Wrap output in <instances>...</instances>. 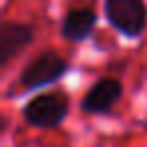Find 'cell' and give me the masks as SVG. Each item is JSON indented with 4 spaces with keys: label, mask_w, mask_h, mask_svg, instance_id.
I'll return each instance as SVG.
<instances>
[{
    "label": "cell",
    "mask_w": 147,
    "mask_h": 147,
    "mask_svg": "<svg viewBox=\"0 0 147 147\" xmlns=\"http://www.w3.org/2000/svg\"><path fill=\"white\" fill-rule=\"evenodd\" d=\"M71 101L65 93H42L32 97L24 107L22 115L28 125L38 129H57L69 115Z\"/></svg>",
    "instance_id": "obj_1"
},
{
    "label": "cell",
    "mask_w": 147,
    "mask_h": 147,
    "mask_svg": "<svg viewBox=\"0 0 147 147\" xmlns=\"http://www.w3.org/2000/svg\"><path fill=\"white\" fill-rule=\"evenodd\" d=\"M105 16L127 38H139L147 28L145 0H105Z\"/></svg>",
    "instance_id": "obj_2"
},
{
    "label": "cell",
    "mask_w": 147,
    "mask_h": 147,
    "mask_svg": "<svg viewBox=\"0 0 147 147\" xmlns=\"http://www.w3.org/2000/svg\"><path fill=\"white\" fill-rule=\"evenodd\" d=\"M69 71V63L55 51H45L34 57L20 73V85L28 91L57 83Z\"/></svg>",
    "instance_id": "obj_3"
},
{
    "label": "cell",
    "mask_w": 147,
    "mask_h": 147,
    "mask_svg": "<svg viewBox=\"0 0 147 147\" xmlns=\"http://www.w3.org/2000/svg\"><path fill=\"white\" fill-rule=\"evenodd\" d=\"M121 95H123L121 81L115 77H103L87 91V95L81 101V109L89 115H103L111 111V107L121 99Z\"/></svg>",
    "instance_id": "obj_4"
},
{
    "label": "cell",
    "mask_w": 147,
    "mask_h": 147,
    "mask_svg": "<svg viewBox=\"0 0 147 147\" xmlns=\"http://www.w3.org/2000/svg\"><path fill=\"white\" fill-rule=\"evenodd\" d=\"M34 40V28L22 22H2L0 26V65L6 67Z\"/></svg>",
    "instance_id": "obj_5"
},
{
    "label": "cell",
    "mask_w": 147,
    "mask_h": 147,
    "mask_svg": "<svg viewBox=\"0 0 147 147\" xmlns=\"http://www.w3.org/2000/svg\"><path fill=\"white\" fill-rule=\"evenodd\" d=\"M97 24V12L89 6L83 8H71L61 24V36L71 42H81L91 36L93 28Z\"/></svg>",
    "instance_id": "obj_6"
}]
</instances>
